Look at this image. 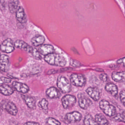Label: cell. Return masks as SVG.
<instances>
[{
	"label": "cell",
	"instance_id": "obj_1",
	"mask_svg": "<svg viewBox=\"0 0 125 125\" xmlns=\"http://www.w3.org/2000/svg\"><path fill=\"white\" fill-rule=\"evenodd\" d=\"M44 59L49 64L59 67H64L67 62L66 59L63 56L53 53L45 56Z\"/></svg>",
	"mask_w": 125,
	"mask_h": 125
},
{
	"label": "cell",
	"instance_id": "obj_2",
	"mask_svg": "<svg viewBox=\"0 0 125 125\" xmlns=\"http://www.w3.org/2000/svg\"><path fill=\"white\" fill-rule=\"evenodd\" d=\"M99 107L104 114L108 116H114L116 114V107L106 100H103L100 101Z\"/></svg>",
	"mask_w": 125,
	"mask_h": 125
},
{
	"label": "cell",
	"instance_id": "obj_3",
	"mask_svg": "<svg viewBox=\"0 0 125 125\" xmlns=\"http://www.w3.org/2000/svg\"><path fill=\"white\" fill-rule=\"evenodd\" d=\"M57 85L59 89L63 93H69L71 91V83L68 79L63 76L60 75L58 77Z\"/></svg>",
	"mask_w": 125,
	"mask_h": 125
},
{
	"label": "cell",
	"instance_id": "obj_4",
	"mask_svg": "<svg viewBox=\"0 0 125 125\" xmlns=\"http://www.w3.org/2000/svg\"><path fill=\"white\" fill-rule=\"evenodd\" d=\"M71 83L74 86L78 87H83L86 82V78L83 74L73 73L70 78Z\"/></svg>",
	"mask_w": 125,
	"mask_h": 125
},
{
	"label": "cell",
	"instance_id": "obj_5",
	"mask_svg": "<svg viewBox=\"0 0 125 125\" xmlns=\"http://www.w3.org/2000/svg\"><path fill=\"white\" fill-rule=\"evenodd\" d=\"M78 104L80 107L84 110L87 109L92 104L91 100L84 93H80L78 95Z\"/></svg>",
	"mask_w": 125,
	"mask_h": 125
},
{
	"label": "cell",
	"instance_id": "obj_6",
	"mask_svg": "<svg viewBox=\"0 0 125 125\" xmlns=\"http://www.w3.org/2000/svg\"><path fill=\"white\" fill-rule=\"evenodd\" d=\"M62 106L65 109L70 108L76 103V97L72 95H66L62 97L61 100Z\"/></svg>",
	"mask_w": 125,
	"mask_h": 125
},
{
	"label": "cell",
	"instance_id": "obj_7",
	"mask_svg": "<svg viewBox=\"0 0 125 125\" xmlns=\"http://www.w3.org/2000/svg\"><path fill=\"white\" fill-rule=\"evenodd\" d=\"M65 118L69 123H75L80 121L82 119V115L78 112L74 111L66 114Z\"/></svg>",
	"mask_w": 125,
	"mask_h": 125
},
{
	"label": "cell",
	"instance_id": "obj_8",
	"mask_svg": "<svg viewBox=\"0 0 125 125\" xmlns=\"http://www.w3.org/2000/svg\"><path fill=\"white\" fill-rule=\"evenodd\" d=\"M15 47L13 41L10 39L4 40L0 45V49L2 52L6 53H10L14 51Z\"/></svg>",
	"mask_w": 125,
	"mask_h": 125
},
{
	"label": "cell",
	"instance_id": "obj_9",
	"mask_svg": "<svg viewBox=\"0 0 125 125\" xmlns=\"http://www.w3.org/2000/svg\"><path fill=\"white\" fill-rule=\"evenodd\" d=\"M2 106L8 113L12 115L15 116L18 113V109L16 105L12 102L10 101H3Z\"/></svg>",
	"mask_w": 125,
	"mask_h": 125
},
{
	"label": "cell",
	"instance_id": "obj_10",
	"mask_svg": "<svg viewBox=\"0 0 125 125\" xmlns=\"http://www.w3.org/2000/svg\"><path fill=\"white\" fill-rule=\"evenodd\" d=\"M89 96L94 101H98L100 98L101 93L98 88L97 87H89L86 90Z\"/></svg>",
	"mask_w": 125,
	"mask_h": 125
},
{
	"label": "cell",
	"instance_id": "obj_11",
	"mask_svg": "<svg viewBox=\"0 0 125 125\" xmlns=\"http://www.w3.org/2000/svg\"><path fill=\"white\" fill-rule=\"evenodd\" d=\"M12 87L16 91L23 94H25L29 91V89L25 84L18 82H13L12 83Z\"/></svg>",
	"mask_w": 125,
	"mask_h": 125
},
{
	"label": "cell",
	"instance_id": "obj_12",
	"mask_svg": "<svg viewBox=\"0 0 125 125\" xmlns=\"http://www.w3.org/2000/svg\"><path fill=\"white\" fill-rule=\"evenodd\" d=\"M15 47L27 51L28 52L31 53L34 48L29 45L28 44L23 40H17L14 43Z\"/></svg>",
	"mask_w": 125,
	"mask_h": 125
},
{
	"label": "cell",
	"instance_id": "obj_13",
	"mask_svg": "<svg viewBox=\"0 0 125 125\" xmlns=\"http://www.w3.org/2000/svg\"><path fill=\"white\" fill-rule=\"evenodd\" d=\"M16 18L20 23H25L27 22V19L24 9L22 7L19 6L16 11Z\"/></svg>",
	"mask_w": 125,
	"mask_h": 125
},
{
	"label": "cell",
	"instance_id": "obj_14",
	"mask_svg": "<svg viewBox=\"0 0 125 125\" xmlns=\"http://www.w3.org/2000/svg\"><path fill=\"white\" fill-rule=\"evenodd\" d=\"M9 58L6 55H1L0 56V69L1 71L6 72L9 69Z\"/></svg>",
	"mask_w": 125,
	"mask_h": 125
},
{
	"label": "cell",
	"instance_id": "obj_15",
	"mask_svg": "<svg viewBox=\"0 0 125 125\" xmlns=\"http://www.w3.org/2000/svg\"><path fill=\"white\" fill-rule=\"evenodd\" d=\"M46 95L51 99L59 98L61 96L59 90L54 87H52L47 89L46 91Z\"/></svg>",
	"mask_w": 125,
	"mask_h": 125
},
{
	"label": "cell",
	"instance_id": "obj_16",
	"mask_svg": "<svg viewBox=\"0 0 125 125\" xmlns=\"http://www.w3.org/2000/svg\"><path fill=\"white\" fill-rule=\"evenodd\" d=\"M21 97L28 107L31 109L36 108V101L34 98L28 95H21Z\"/></svg>",
	"mask_w": 125,
	"mask_h": 125
},
{
	"label": "cell",
	"instance_id": "obj_17",
	"mask_svg": "<svg viewBox=\"0 0 125 125\" xmlns=\"http://www.w3.org/2000/svg\"><path fill=\"white\" fill-rule=\"evenodd\" d=\"M54 51V48L52 45L45 44L42 45L39 49V52L40 54L45 56L50 53H53Z\"/></svg>",
	"mask_w": 125,
	"mask_h": 125
},
{
	"label": "cell",
	"instance_id": "obj_18",
	"mask_svg": "<svg viewBox=\"0 0 125 125\" xmlns=\"http://www.w3.org/2000/svg\"><path fill=\"white\" fill-rule=\"evenodd\" d=\"M106 90L110 93L112 96L116 97L118 94V88L116 84L112 83L107 84L105 87Z\"/></svg>",
	"mask_w": 125,
	"mask_h": 125
},
{
	"label": "cell",
	"instance_id": "obj_19",
	"mask_svg": "<svg viewBox=\"0 0 125 125\" xmlns=\"http://www.w3.org/2000/svg\"><path fill=\"white\" fill-rule=\"evenodd\" d=\"M14 89L6 84H3L0 86V93L4 95H10L14 93Z\"/></svg>",
	"mask_w": 125,
	"mask_h": 125
},
{
	"label": "cell",
	"instance_id": "obj_20",
	"mask_svg": "<svg viewBox=\"0 0 125 125\" xmlns=\"http://www.w3.org/2000/svg\"><path fill=\"white\" fill-rule=\"evenodd\" d=\"M112 78L114 81L116 82H123L125 81V71L116 72L114 71L112 73Z\"/></svg>",
	"mask_w": 125,
	"mask_h": 125
},
{
	"label": "cell",
	"instance_id": "obj_21",
	"mask_svg": "<svg viewBox=\"0 0 125 125\" xmlns=\"http://www.w3.org/2000/svg\"><path fill=\"white\" fill-rule=\"evenodd\" d=\"M95 121L98 125H109L108 120L102 114H97L95 116Z\"/></svg>",
	"mask_w": 125,
	"mask_h": 125
},
{
	"label": "cell",
	"instance_id": "obj_22",
	"mask_svg": "<svg viewBox=\"0 0 125 125\" xmlns=\"http://www.w3.org/2000/svg\"><path fill=\"white\" fill-rule=\"evenodd\" d=\"M45 40V39L44 36L41 35H38L33 37L31 40V42L33 46L37 47L42 45L44 43Z\"/></svg>",
	"mask_w": 125,
	"mask_h": 125
},
{
	"label": "cell",
	"instance_id": "obj_23",
	"mask_svg": "<svg viewBox=\"0 0 125 125\" xmlns=\"http://www.w3.org/2000/svg\"><path fill=\"white\" fill-rule=\"evenodd\" d=\"M19 0H10L9 3V9L11 13L16 12L19 4Z\"/></svg>",
	"mask_w": 125,
	"mask_h": 125
},
{
	"label": "cell",
	"instance_id": "obj_24",
	"mask_svg": "<svg viewBox=\"0 0 125 125\" xmlns=\"http://www.w3.org/2000/svg\"><path fill=\"white\" fill-rule=\"evenodd\" d=\"M84 125H98L95 119L90 114L87 115L84 119Z\"/></svg>",
	"mask_w": 125,
	"mask_h": 125
},
{
	"label": "cell",
	"instance_id": "obj_25",
	"mask_svg": "<svg viewBox=\"0 0 125 125\" xmlns=\"http://www.w3.org/2000/svg\"><path fill=\"white\" fill-rule=\"evenodd\" d=\"M48 101L45 98L42 99L38 103V106L45 113L48 111Z\"/></svg>",
	"mask_w": 125,
	"mask_h": 125
},
{
	"label": "cell",
	"instance_id": "obj_26",
	"mask_svg": "<svg viewBox=\"0 0 125 125\" xmlns=\"http://www.w3.org/2000/svg\"><path fill=\"white\" fill-rule=\"evenodd\" d=\"M114 121L117 122H122L125 123V111L122 112L121 114H117L113 118Z\"/></svg>",
	"mask_w": 125,
	"mask_h": 125
},
{
	"label": "cell",
	"instance_id": "obj_27",
	"mask_svg": "<svg viewBox=\"0 0 125 125\" xmlns=\"http://www.w3.org/2000/svg\"><path fill=\"white\" fill-rule=\"evenodd\" d=\"M46 122L49 125H61V123L59 121L53 117L48 118Z\"/></svg>",
	"mask_w": 125,
	"mask_h": 125
},
{
	"label": "cell",
	"instance_id": "obj_28",
	"mask_svg": "<svg viewBox=\"0 0 125 125\" xmlns=\"http://www.w3.org/2000/svg\"><path fill=\"white\" fill-rule=\"evenodd\" d=\"M31 54L33 57L37 60H41L42 58L40 55V53L36 48H34L31 52Z\"/></svg>",
	"mask_w": 125,
	"mask_h": 125
},
{
	"label": "cell",
	"instance_id": "obj_29",
	"mask_svg": "<svg viewBox=\"0 0 125 125\" xmlns=\"http://www.w3.org/2000/svg\"><path fill=\"white\" fill-rule=\"evenodd\" d=\"M11 80L9 78L5 77H0V84L2 85L6 83H8L11 82Z\"/></svg>",
	"mask_w": 125,
	"mask_h": 125
},
{
	"label": "cell",
	"instance_id": "obj_30",
	"mask_svg": "<svg viewBox=\"0 0 125 125\" xmlns=\"http://www.w3.org/2000/svg\"><path fill=\"white\" fill-rule=\"evenodd\" d=\"M120 101L122 103L123 105L125 106V90H122L120 92Z\"/></svg>",
	"mask_w": 125,
	"mask_h": 125
},
{
	"label": "cell",
	"instance_id": "obj_31",
	"mask_svg": "<svg viewBox=\"0 0 125 125\" xmlns=\"http://www.w3.org/2000/svg\"><path fill=\"white\" fill-rule=\"evenodd\" d=\"M70 65L73 67H78V66H80L81 63L79 62L76 61L71 59L70 62Z\"/></svg>",
	"mask_w": 125,
	"mask_h": 125
},
{
	"label": "cell",
	"instance_id": "obj_32",
	"mask_svg": "<svg viewBox=\"0 0 125 125\" xmlns=\"http://www.w3.org/2000/svg\"><path fill=\"white\" fill-rule=\"evenodd\" d=\"M100 79L101 81L104 82H105L107 81V80H108V75L106 73H102L100 75Z\"/></svg>",
	"mask_w": 125,
	"mask_h": 125
},
{
	"label": "cell",
	"instance_id": "obj_33",
	"mask_svg": "<svg viewBox=\"0 0 125 125\" xmlns=\"http://www.w3.org/2000/svg\"><path fill=\"white\" fill-rule=\"evenodd\" d=\"M24 125H40V124L35 122H29L25 123Z\"/></svg>",
	"mask_w": 125,
	"mask_h": 125
},
{
	"label": "cell",
	"instance_id": "obj_34",
	"mask_svg": "<svg viewBox=\"0 0 125 125\" xmlns=\"http://www.w3.org/2000/svg\"><path fill=\"white\" fill-rule=\"evenodd\" d=\"M117 63L118 64H122L124 66L125 65V58H123L120 59L117 61Z\"/></svg>",
	"mask_w": 125,
	"mask_h": 125
},
{
	"label": "cell",
	"instance_id": "obj_35",
	"mask_svg": "<svg viewBox=\"0 0 125 125\" xmlns=\"http://www.w3.org/2000/svg\"><path fill=\"white\" fill-rule=\"evenodd\" d=\"M1 112H2V110H1V108L0 106V114H1Z\"/></svg>",
	"mask_w": 125,
	"mask_h": 125
},
{
	"label": "cell",
	"instance_id": "obj_36",
	"mask_svg": "<svg viewBox=\"0 0 125 125\" xmlns=\"http://www.w3.org/2000/svg\"><path fill=\"white\" fill-rule=\"evenodd\" d=\"M0 55H1L0 54Z\"/></svg>",
	"mask_w": 125,
	"mask_h": 125
}]
</instances>
